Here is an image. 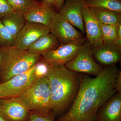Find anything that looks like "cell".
<instances>
[{"label": "cell", "instance_id": "cell-1", "mask_svg": "<svg viewBox=\"0 0 121 121\" xmlns=\"http://www.w3.org/2000/svg\"><path fill=\"white\" fill-rule=\"evenodd\" d=\"M119 70L106 66L95 78L81 75L75 99L66 113L57 121H96L99 108L117 92L115 81Z\"/></svg>", "mask_w": 121, "mask_h": 121}, {"label": "cell", "instance_id": "cell-21", "mask_svg": "<svg viewBox=\"0 0 121 121\" xmlns=\"http://www.w3.org/2000/svg\"><path fill=\"white\" fill-rule=\"evenodd\" d=\"M15 11L25 13L34 5L33 0H7Z\"/></svg>", "mask_w": 121, "mask_h": 121}, {"label": "cell", "instance_id": "cell-25", "mask_svg": "<svg viewBox=\"0 0 121 121\" xmlns=\"http://www.w3.org/2000/svg\"><path fill=\"white\" fill-rule=\"evenodd\" d=\"M116 31L117 39L115 43L121 48V22L117 25Z\"/></svg>", "mask_w": 121, "mask_h": 121}, {"label": "cell", "instance_id": "cell-5", "mask_svg": "<svg viewBox=\"0 0 121 121\" xmlns=\"http://www.w3.org/2000/svg\"><path fill=\"white\" fill-rule=\"evenodd\" d=\"M42 57L40 61L23 73L0 83V91L7 98L18 97L41 76H46L51 66Z\"/></svg>", "mask_w": 121, "mask_h": 121}, {"label": "cell", "instance_id": "cell-19", "mask_svg": "<svg viewBox=\"0 0 121 121\" xmlns=\"http://www.w3.org/2000/svg\"><path fill=\"white\" fill-rule=\"evenodd\" d=\"M86 5L91 8L109 9L121 13V1L119 0H85Z\"/></svg>", "mask_w": 121, "mask_h": 121}, {"label": "cell", "instance_id": "cell-7", "mask_svg": "<svg viewBox=\"0 0 121 121\" xmlns=\"http://www.w3.org/2000/svg\"><path fill=\"white\" fill-rule=\"evenodd\" d=\"M86 40L84 37L60 44L55 49L45 52L42 57L51 65H65L75 57Z\"/></svg>", "mask_w": 121, "mask_h": 121}, {"label": "cell", "instance_id": "cell-31", "mask_svg": "<svg viewBox=\"0 0 121 121\" xmlns=\"http://www.w3.org/2000/svg\"><path fill=\"white\" fill-rule=\"evenodd\" d=\"M119 0L121 1V0Z\"/></svg>", "mask_w": 121, "mask_h": 121}, {"label": "cell", "instance_id": "cell-26", "mask_svg": "<svg viewBox=\"0 0 121 121\" xmlns=\"http://www.w3.org/2000/svg\"><path fill=\"white\" fill-rule=\"evenodd\" d=\"M115 88L117 92H121V71L119 70L115 81Z\"/></svg>", "mask_w": 121, "mask_h": 121}, {"label": "cell", "instance_id": "cell-16", "mask_svg": "<svg viewBox=\"0 0 121 121\" xmlns=\"http://www.w3.org/2000/svg\"><path fill=\"white\" fill-rule=\"evenodd\" d=\"M60 45L58 39L49 33L40 37L30 45L27 50L31 53L42 56L45 52L55 49Z\"/></svg>", "mask_w": 121, "mask_h": 121}, {"label": "cell", "instance_id": "cell-14", "mask_svg": "<svg viewBox=\"0 0 121 121\" xmlns=\"http://www.w3.org/2000/svg\"><path fill=\"white\" fill-rule=\"evenodd\" d=\"M92 50L96 60L105 66L115 65L121 60V48L114 43H103Z\"/></svg>", "mask_w": 121, "mask_h": 121}, {"label": "cell", "instance_id": "cell-11", "mask_svg": "<svg viewBox=\"0 0 121 121\" xmlns=\"http://www.w3.org/2000/svg\"><path fill=\"white\" fill-rule=\"evenodd\" d=\"M0 113L8 121H28L30 113L17 97L0 98Z\"/></svg>", "mask_w": 121, "mask_h": 121}, {"label": "cell", "instance_id": "cell-18", "mask_svg": "<svg viewBox=\"0 0 121 121\" xmlns=\"http://www.w3.org/2000/svg\"><path fill=\"white\" fill-rule=\"evenodd\" d=\"M96 19L102 24L117 25L121 22V13L100 8H91Z\"/></svg>", "mask_w": 121, "mask_h": 121}, {"label": "cell", "instance_id": "cell-2", "mask_svg": "<svg viewBox=\"0 0 121 121\" xmlns=\"http://www.w3.org/2000/svg\"><path fill=\"white\" fill-rule=\"evenodd\" d=\"M46 77L51 91L53 113L62 112L75 99L80 86L81 75L70 70L65 65H52Z\"/></svg>", "mask_w": 121, "mask_h": 121}, {"label": "cell", "instance_id": "cell-10", "mask_svg": "<svg viewBox=\"0 0 121 121\" xmlns=\"http://www.w3.org/2000/svg\"><path fill=\"white\" fill-rule=\"evenodd\" d=\"M86 5L85 0H65L58 12L83 35L85 30L83 15Z\"/></svg>", "mask_w": 121, "mask_h": 121}, {"label": "cell", "instance_id": "cell-13", "mask_svg": "<svg viewBox=\"0 0 121 121\" xmlns=\"http://www.w3.org/2000/svg\"><path fill=\"white\" fill-rule=\"evenodd\" d=\"M98 121H121V92H117L99 109Z\"/></svg>", "mask_w": 121, "mask_h": 121}, {"label": "cell", "instance_id": "cell-12", "mask_svg": "<svg viewBox=\"0 0 121 121\" xmlns=\"http://www.w3.org/2000/svg\"><path fill=\"white\" fill-rule=\"evenodd\" d=\"M85 33L87 41L92 49L100 47L103 44L98 21L93 9L86 5L83 12Z\"/></svg>", "mask_w": 121, "mask_h": 121}, {"label": "cell", "instance_id": "cell-15", "mask_svg": "<svg viewBox=\"0 0 121 121\" xmlns=\"http://www.w3.org/2000/svg\"><path fill=\"white\" fill-rule=\"evenodd\" d=\"M56 11L54 9L41 2L35 1L34 5L24 13L26 21L41 24L50 27L52 16Z\"/></svg>", "mask_w": 121, "mask_h": 121}, {"label": "cell", "instance_id": "cell-27", "mask_svg": "<svg viewBox=\"0 0 121 121\" xmlns=\"http://www.w3.org/2000/svg\"><path fill=\"white\" fill-rule=\"evenodd\" d=\"M65 0H55L54 9L56 12H58L62 8Z\"/></svg>", "mask_w": 121, "mask_h": 121}, {"label": "cell", "instance_id": "cell-30", "mask_svg": "<svg viewBox=\"0 0 121 121\" xmlns=\"http://www.w3.org/2000/svg\"><path fill=\"white\" fill-rule=\"evenodd\" d=\"M0 98H7L0 91Z\"/></svg>", "mask_w": 121, "mask_h": 121}, {"label": "cell", "instance_id": "cell-9", "mask_svg": "<svg viewBox=\"0 0 121 121\" xmlns=\"http://www.w3.org/2000/svg\"><path fill=\"white\" fill-rule=\"evenodd\" d=\"M50 33V27L42 24L26 21L15 40V46L27 50L33 43L44 35Z\"/></svg>", "mask_w": 121, "mask_h": 121}, {"label": "cell", "instance_id": "cell-20", "mask_svg": "<svg viewBox=\"0 0 121 121\" xmlns=\"http://www.w3.org/2000/svg\"><path fill=\"white\" fill-rule=\"evenodd\" d=\"M98 22L103 43H115L117 39V25L105 24Z\"/></svg>", "mask_w": 121, "mask_h": 121}, {"label": "cell", "instance_id": "cell-17", "mask_svg": "<svg viewBox=\"0 0 121 121\" xmlns=\"http://www.w3.org/2000/svg\"><path fill=\"white\" fill-rule=\"evenodd\" d=\"M0 19L4 26L15 39L26 22L24 13L17 11H14Z\"/></svg>", "mask_w": 121, "mask_h": 121}, {"label": "cell", "instance_id": "cell-8", "mask_svg": "<svg viewBox=\"0 0 121 121\" xmlns=\"http://www.w3.org/2000/svg\"><path fill=\"white\" fill-rule=\"evenodd\" d=\"M50 27V33L58 39L60 44L84 38L81 32L58 12L54 13Z\"/></svg>", "mask_w": 121, "mask_h": 121}, {"label": "cell", "instance_id": "cell-6", "mask_svg": "<svg viewBox=\"0 0 121 121\" xmlns=\"http://www.w3.org/2000/svg\"><path fill=\"white\" fill-rule=\"evenodd\" d=\"M93 50L86 41L75 57L65 64L70 70L78 73L88 74L96 76L102 71V68L93 57Z\"/></svg>", "mask_w": 121, "mask_h": 121}, {"label": "cell", "instance_id": "cell-4", "mask_svg": "<svg viewBox=\"0 0 121 121\" xmlns=\"http://www.w3.org/2000/svg\"><path fill=\"white\" fill-rule=\"evenodd\" d=\"M17 97L30 113L53 114L52 93L46 76L39 77L26 91Z\"/></svg>", "mask_w": 121, "mask_h": 121}, {"label": "cell", "instance_id": "cell-24", "mask_svg": "<svg viewBox=\"0 0 121 121\" xmlns=\"http://www.w3.org/2000/svg\"><path fill=\"white\" fill-rule=\"evenodd\" d=\"M28 121H56L54 114L43 115L30 113Z\"/></svg>", "mask_w": 121, "mask_h": 121}, {"label": "cell", "instance_id": "cell-22", "mask_svg": "<svg viewBox=\"0 0 121 121\" xmlns=\"http://www.w3.org/2000/svg\"><path fill=\"white\" fill-rule=\"evenodd\" d=\"M15 40L2 23L0 18V47L15 45Z\"/></svg>", "mask_w": 121, "mask_h": 121}, {"label": "cell", "instance_id": "cell-3", "mask_svg": "<svg viewBox=\"0 0 121 121\" xmlns=\"http://www.w3.org/2000/svg\"><path fill=\"white\" fill-rule=\"evenodd\" d=\"M42 56L15 45L0 47V83L25 72L39 62Z\"/></svg>", "mask_w": 121, "mask_h": 121}, {"label": "cell", "instance_id": "cell-23", "mask_svg": "<svg viewBox=\"0 0 121 121\" xmlns=\"http://www.w3.org/2000/svg\"><path fill=\"white\" fill-rule=\"evenodd\" d=\"M14 11L7 0H0V18L9 15Z\"/></svg>", "mask_w": 121, "mask_h": 121}, {"label": "cell", "instance_id": "cell-29", "mask_svg": "<svg viewBox=\"0 0 121 121\" xmlns=\"http://www.w3.org/2000/svg\"><path fill=\"white\" fill-rule=\"evenodd\" d=\"M0 121H8L0 113Z\"/></svg>", "mask_w": 121, "mask_h": 121}, {"label": "cell", "instance_id": "cell-28", "mask_svg": "<svg viewBox=\"0 0 121 121\" xmlns=\"http://www.w3.org/2000/svg\"><path fill=\"white\" fill-rule=\"evenodd\" d=\"M41 2L44 4L54 9L55 0H41Z\"/></svg>", "mask_w": 121, "mask_h": 121}]
</instances>
